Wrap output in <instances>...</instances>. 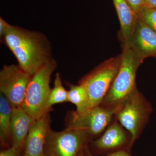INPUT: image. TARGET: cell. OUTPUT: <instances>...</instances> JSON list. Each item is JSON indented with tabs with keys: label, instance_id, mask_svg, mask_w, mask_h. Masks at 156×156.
I'll list each match as a JSON object with an SVG mask.
<instances>
[{
	"label": "cell",
	"instance_id": "cell-14",
	"mask_svg": "<svg viewBox=\"0 0 156 156\" xmlns=\"http://www.w3.org/2000/svg\"><path fill=\"white\" fill-rule=\"evenodd\" d=\"M12 107L7 98L0 95V139L2 145L7 146L11 140V124Z\"/></svg>",
	"mask_w": 156,
	"mask_h": 156
},
{
	"label": "cell",
	"instance_id": "cell-17",
	"mask_svg": "<svg viewBox=\"0 0 156 156\" xmlns=\"http://www.w3.org/2000/svg\"><path fill=\"white\" fill-rule=\"evenodd\" d=\"M137 15L148 26L156 33V9L144 7Z\"/></svg>",
	"mask_w": 156,
	"mask_h": 156
},
{
	"label": "cell",
	"instance_id": "cell-16",
	"mask_svg": "<svg viewBox=\"0 0 156 156\" xmlns=\"http://www.w3.org/2000/svg\"><path fill=\"white\" fill-rule=\"evenodd\" d=\"M68 91L62 85L60 74L57 73L55 77L54 86L51 89L48 96L47 107L49 109L51 110L52 106L54 105L68 101Z\"/></svg>",
	"mask_w": 156,
	"mask_h": 156
},
{
	"label": "cell",
	"instance_id": "cell-23",
	"mask_svg": "<svg viewBox=\"0 0 156 156\" xmlns=\"http://www.w3.org/2000/svg\"><path fill=\"white\" fill-rule=\"evenodd\" d=\"M80 156H85L84 154V150L81 152L80 154Z\"/></svg>",
	"mask_w": 156,
	"mask_h": 156
},
{
	"label": "cell",
	"instance_id": "cell-13",
	"mask_svg": "<svg viewBox=\"0 0 156 156\" xmlns=\"http://www.w3.org/2000/svg\"><path fill=\"white\" fill-rule=\"evenodd\" d=\"M120 23L119 37L124 44L132 35L138 15L126 0H113Z\"/></svg>",
	"mask_w": 156,
	"mask_h": 156
},
{
	"label": "cell",
	"instance_id": "cell-7",
	"mask_svg": "<svg viewBox=\"0 0 156 156\" xmlns=\"http://www.w3.org/2000/svg\"><path fill=\"white\" fill-rule=\"evenodd\" d=\"M121 105L110 108L99 105L83 113L76 111L68 112L65 119L66 128L83 130L92 137L99 135L114 119Z\"/></svg>",
	"mask_w": 156,
	"mask_h": 156
},
{
	"label": "cell",
	"instance_id": "cell-6",
	"mask_svg": "<svg viewBox=\"0 0 156 156\" xmlns=\"http://www.w3.org/2000/svg\"><path fill=\"white\" fill-rule=\"evenodd\" d=\"M92 136L83 130L66 128L56 131L50 129L46 137L44 156H80L89 145Z\"/></svg>",
	"mask_w": 156,
	"mask_h": 156
},
{
	"label": "cell",
	"instance_id": "cell-19",
	"mask_svg": "<svg viewBox=\"0 0 156 156\" xmlns=\"http://www.w3.org/2000/svg\"><path fill=\"white\" fill-rule=\"evenodd\" d=\"M23 150L11 146V147L1 151L0 156H20L21 151Z\"/></svg>",
	"mask_w": 156,
	"mask_h": 156
},
{
	"label": "cell",
	"instance_id": "cell-2",
	"mask_svg": "<svg viewBox=\"0 0 156 156\" xmlns=\"http://www.w3.org/2000/svg\"><path fill=\"white\" fill-rule=\"evenodd\" d=\"M122 53L119 69L100 105L113 108L121 106L136 88V72L144 59L128 44L122 45Z\"/></svg>",
	"mask_w": 156,
	"mask_h": 156
},
{
	"label": "cell",
	"instance_id": "cell-9",
	"mask_svg": "<svg viewBox=\"0 0 156 156\" xmlns=\"http://www.w3.org/2000/svg\"><path fill=\"white\" fill-rule=\"evenodd\" d=\"M90 143L95 150L106 155L120 151L131 152L133 146L131 134L121 125L116 117L102 135Z\"/></svg>",
	"mask_w": 156,
	"mask_h": 156
},
{
	"label": "cell",
	"instance_id": "cell-10",
	"mask_svg": "<svg viewBox=\"0 0 156 156\" xmlns=\"http://www.w3.org/2000/svg\"><path fill=\"white\" fill-rule=\"evenodd\" d=\"M125 44L144 59L149 57L156 58V33L138 16L134 32Z\"/></svg>",
	"mask_w": 156,
	"mask_h": 156
},
{
	"label": "cell",
	"instance_id": "cell-1",
	"mask_svg": "<svg viewBox=\"0 0 156 156\" xmlns=\"http://www.w3.org/2000/svg\"><path fill=\"white\" fill-rule=\"evenodd\" d=\"M1 41L14 54L20 68L31 76L53 58L50 42L40 32L13 25Z\"/></svg>",
	"mask_w": 156,
	"mask_h": 156
},
{
	"label": "cell",
	"instance_id": "cell-18",
	"mask_svg": "<svg viewBox=\"0 0 156 156\" xmlns=\"http://www.w3.org/2000/svg\"><path fill=\"white\" fill-rule=\"evenodd\" d=\"M85 156H96L92 153L89 148V145L87 146L84 149ZM105 156H132L130 152L127 151H120L109 154Z\"/></svg>",
	"mask_w": 156,
	"mask_h": 156
},
{
	"label": "cell",
	"instance_id": "cell-12",
	"mask_svg": "<svg viewBox=\"0 0 156 156\" xmlns=\"http://www.w3.org/2000/svg\"><path fill=\"white\" fill-rule=\"evenodd\" d=\"M35 120L21 106L12 107L11 124V146L24 150L26 139Z\"/></svg>",
	"mask_w": 156,
	"mask_h": 156
},
{
	"label": "cell",
	"instance_id": "cell-21",
	"mask_svg": "<svg viewBox=\"0 0 156 156\" xmlns=\"http://www.w3.org/2000/svg\"><path fill=\"white\" fill-rule=\"evenodd\" d=\"M126 1L137 14L141 9L144 7V0H126Z\"/></svg>",
	"mask_w": 156,
	"mask_h": 156
},
{
	"label": "cell",
	"instance_id": "cell-4",
	"mask_svg": "<svg viewBox=\"0 0 156 156\" xmlns=\"http://www.w3.org/2000/svg\"><path fill=\"white\" fill-rule=\"evenodd\" d=\"M121 54L109 58L95 67L79 81L87 95V104L92 108L101 104L121 65Z\"/></svg>",
	"mask_w": 156,
	"mask_h": 156
},
{
	"label": "cell",
	"instance_id": "cell-20",
	"mask_svg": "<svg viewBox=\"0 0 156 156\" xmlns=\"http://www.w3.org/2000/svg\"><path fill=\"white\" fill-rule=\"evenodd\" d=\"M12 26L8 23L2 17H0V37L1 39L8 33Z\"/></svg>",
	"mask_w": 156,
	"mask_h": 156
},
{
	"label": "cell",
	"instance_id": "cell-15",
	"mask_svg": "<svg viewBox=\"0 0 156 156\" xmlns=\"http://www.w3.org/2000/svg\"><path fill=\"white\" fill-rule=\"evenodd\" d=\"M69 86L68 101L76 105V111L80 113L86 112L89 109L87 104V95L83 87L81 85H73L67 83Z\"/></svg>",
	"mask_w": 156,
	"mask_h": 156
},
{
	"label": "cell",
	"instance_id": "cell-3",
	"mask_svg": "<svg viewBox=\"0 0 156 156\" xmlns=\"http://www.w3.org/2000/svg\"><path fill=\"white\" fill-rule=\"evenodd\" d=\"M57 66L56 60L52 58L35 73L29 83L21 107L34 119H38L51 111L47 107V101L51 90V76Z\"/></svg>",
	"mask_w": 156,
	"mask_h": 156
},
{
	"label": "cell",
	"instance_id": "cell-11",
	"mask_svg": "<svg viewBox=\"0 0 156 156\" xmlns=\"http://www.w3.org/2000/svg\"><path fill=\"white\" fill-rule=\"evenodd\" d=\"M50 123V112L34 121L26 139L24 156H44V147L48 131L51 129Z\"/></svg>",
	"mask_w": 156,
	"mask_h": 156
},
{
	"label": "cell",
	"instance_id": "cell-22",
	"mask_svg": "<svg viewBox=\"0 0 156 156\" xmlns=\"http://www.w3.org/2000/svg\"><path fill=\"white\" fill-rule=\"evenodd\" d=\"M144 7L156 9V0H144Z\"/></svg>",
	"mask_w": 156,
	"mask_h": 156
},
{
	"label": "cell",
	"instance_id": "cell-8",
	"mask_svg": "<svg viewBox=\"0 0 156 156\" xmlns=\"http://www.w3.org/2000/svg\"><path fill=\"white\" fill-rule=\"evenodd\" d=\"M31 77L18 65H5L0 71V92L12 107L21 106Z\"/></svg>",
	"mask_w": 156,
	"mask_h": 156
},
{
	"label": "cell",
	"instance_id": "cell-5",
	"mask_svg": "<svg viewBox=\"0 0 156 156\" xmlns=\"http://www.w3.org/2000/svg\"><path fill=\"white\" fill-rule=\"evenodd\" d=\"M152 111L151 104L137 88L122 104L115 117L131 134L132 145L142 134Z\"/></svg>",
	"mask_w": 156,
	"mask_h": 156
}]
</instances>
